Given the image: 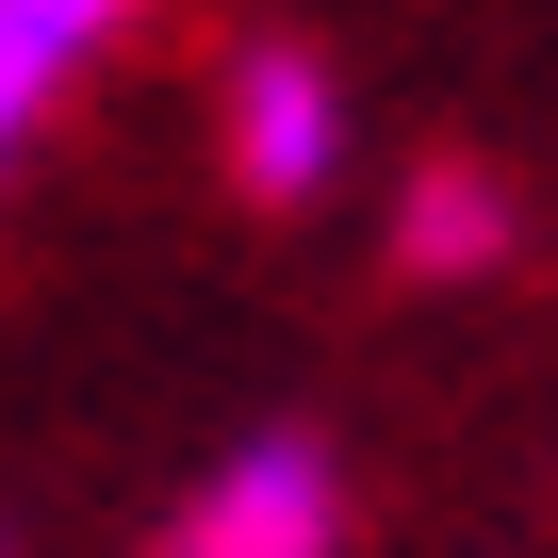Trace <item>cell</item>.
I'll use <instances>...</instances> for the list:
<instances>
[{
    "label": "cell",
    "mask_w": 558,
    "mask_h": 558,
    "mask_svg": "<svg viewBox=\"0 0 558 558\" xmlns=\"http://www.w3.org/2000/svg\"><path fill=\"white\" fill-rule=\"evenodd\" d=\"M0 558H17V525H0Z\"/></svg>",
    "instance_id": "obj_5"
},
{
    "label": "cell",
    "mask_w": 558,
    "mask_h": 558,
    "mask_svg": "<svg viewBox=\"0 0 558 558\" xmlns=\"http://www.w3.org/2000/svg\"><path fill=\"white\" fill-rule=\"evenodd\" d=\"M395 263H411V279H476V263H509V197H493L476 165H427V181L395 197Z\"/></svg>",
    "instance_id": "obj_4"
},
{
    "label": "cell",
    "mask_w": 558,
    "mask_h": 558,
    "mask_svg": "<svg viewBox=\"0 0 558 558\" xmlns=\"http://www.w3.org/2000/svg\"><path fill=\"white\" fill-rule=\"evenodd\" d=\"M132 34V0H0V181L34 165V132L83 99V66Z\"/></svg>",
    "instance_id": "obj_3"
},
{
    "label": "cell",
    "mask_w": 558,
    "mask_h": 558,
    "mask_svg": "<svg viewBox=\"0 0 558 558\" xmlns=\"http://www.w3.org/2000/svg\"><path fill=\"white\" fill-rule=\"evenodd\" d=\"M148 558H345V460H329V427H246L165 509Z\"/></svg>",
    "instance_id": "obj_1"
},
{
    "label": "cell",
    "mask_w": 558,
    "mask_h": 558,
    "mask_svg": "<svg viewBox=\"0 0 558 558\" xmlns=\"http://www.w3.org/2000/svg\"><path fill=\"white\" fill-rule=\"evenodd\" d=\"M345 66L329 50H296V34H263V50H230V116H214V148H230V197L246 214H313L329 181H345Z\"/></svg>",
    "instance_id": "obj_2"
}]
</instances>
